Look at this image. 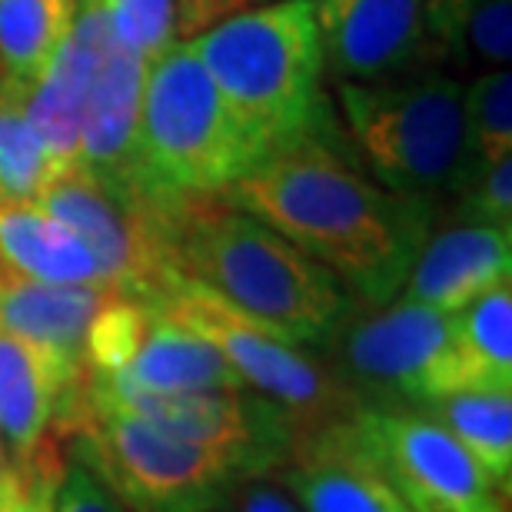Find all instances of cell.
<instances>
[{
    "label": "cell",
    "mask_w": 512,
    "mask_h": 512,
    "mask_svg": "<svg viewBox=\"0 0 512 512\" xmlns=\"http://www.w3.org/2000/svg\"><path fill=\"white\" fill-rule=\"evenodd\" d=\"M223 200L313 256L366 310L396 300L436 217L429 203L380 187L340 127L266 153Z\"/></svg>",
    "instance_id": "6da1fadb"
},
{
    "label": "cell",
    "mask_w": 512,
    "mask_h": 512,
    "mask_svg": "<svg viewBox=\"0 0 512 512\" xmlns=\"http://www.w3.org/2000/svg\"><path fill=\"white\" fill-rule=\"evenodd\" d=\"M173 260L280 340L326 353L360 303L290 240L223 197H190L173 223Z\"/></svg>",
    "instance_id": "7a4b0ae2"
},
{
    "label": "cell",
    "mask_w": 512,
    "mask_h": 512,
    "mask_svg": "<svg viewBox=\"0 0 512 512\" xmlns=\"http://www.w3.org/2000/svg\"><path fill=\"white\" fill-rule=\"evenodd\" d=\"M230 114L260 153L340 127L323 94V44L313 0L243 7L190 37Z\"/></svg>",
    "instance_id": "3957f363"
},
{
    "label": "cell",
    "mask_w": 512,
    "mask_h": 512,
    "mask_svg": "<svg viewBox=\"0 0 512 512\" xmlns=\"http://www.w3.org/2000/svg\"><path fill=\"white\" fill-rule=\"evenodd\" d=\"M466 87L453 77L336 84L350 147L389 193L439 203L456 200L476 170L466 127Z\"/></svg>",
    "instance_id": "277c9868"
},
{
    "label": "cell",
    "mask_w": 512,
    "mask_h": 512,
    "mask_svg": "<svg viewBox=\"0 0 512 512\" xmlns=\"http://www.w3.org/2000/svg\"><path fill=\"white\" fill-rule=\"evenodd\" d=\"M60 433L67 456L80 459L127 512H217L233 506L240 483L227 463L130 409L80 389Z\"/></svg>",
    "instance_id": "5b68a950"
},
{
    "label": "cell",
    "mask_w": 512,
    "mask_h": 512,
    "mask_svg": "<svg viewBox=\"0 0 512 512\" xmlns=\"http://www.w3.org/2000/svg\"><path fill=\"white\" fill-rule=\"evenodd\" d=\"M140 150L163 187L193 197H223L260 163L190 40H173L147 64Z\"/></svg>",
    "instance_id": "8992f818"
},
{
    "label": "cell",
    "mask_w": 512,
    "mask_h": 512,
    "mask_svg": "<svg viewBox=\"0 0 512 512\" xmlns=\"http://www.w3.org/2000/svg\"><path fill=\"white\" fill-rule=\"evenodd\" d=\"M320 360L366 409H416L436 396L463 393L456 313L413 300L356 313Z\"/></svg>",
    "instance_id": "52a82bcc"
},
{
    "label": "cell",
    "mask_w": 512,
    "mask_h": 512,
    "mask_svg": "<svg viewBox=\"0 0 512 512\" xmlns=\"http://www.w3.org/2000/svg\"><path fill=\"white\" fill-rule=\"evenodd\" d=\"M150 306L163 320L207 340L243 383L280 403L296 419V426H313L356 409L353 396L320 356L303 353L300 346L263 330L190 276L180 273L157 300H150Z\"/></svg>",
    "instance_id": "ba28073f"
},
{
    "label": "cell",
    "mask_w": 512,
    "mask_h": 512,
    "mask_svg": "<svg viewBox=\"0 0 512 512\" xmlns=\"http://www.w3.org/2000/svg\"><path fill=\"white\" fill-rule=\"evenodd\" d=\"M34 200L84 240L107 283L130 300H157L180 276L173 260L177 220L130 193H120L80 163L50 173Z\"/></svg>",
    "instance_id": "9c48e42d"
},
{
    "label": "cell",
    "mask_w": 512,
    "mask_h": 512,
    "mask_svg": "<svg viewBox=\"0 0 512 512\" xmlns=\"http://www.w3.org/2000/svg\"><path fill=\"white\" fill-rule=\"evenodd\" d=\"M90 396L130 409L147 423L207 449L230 466L237 479L273 476L286 463L296 439V419L280 403L256 389H210V393H133V389H97Z\"/></svg>",
    "instance_id": "30bf717a"
},
{
    "label": "cell",
    "mask_w": 512,
    "mask_h": 512,
    "mask_svg": "<svg viewBox=\"0 0 512 512\" xmlns=\"http://www.w3.org/2000/svg\"><path fill=\"white\" fill-rule=\"evenodd\" d=\"M356 416L409 512H509L473 456L416 409H366Z\"/></svg>",
    "instance_id": "8fae6325"
},
{
    "label": "cell",
    "mask_w": 512,
    "mask_h": 512,
    "mask_svg": "<svg viewBox=\"0 0 512 512\" xmlns=\"http://www.w3.org/2000/svg\"><path fill=\"white\" fill-rule=\"evenodd\" d=\"M273 479L300 512H409L356 409L296 429L290 456Z\"/></svg>",
    "instance_id": "7c38bea8"
},
{
    "label": "cell",
    "mask_w": 512,
    "mask_h": 512,
    "mask_svg": "<svg viewBox=\"0 0 512 512\" xmlns=\"http://www.w3.org/2000/svg\"><path fill=\"white\" fill-rule=\"evenodd\" d=\"M323 70L333 84H370L409 74L426 57L423 0H313Z\"/></svg>",
    "instance_id": "4fadbf2b"
},
{
    "label": "cell",
    "mask_w": 512,
    "mask_h": 512,
    "mask_svg": "<svg viewBox=\"0 0 512 512\" xmlns=\"http://www.w3.org/2000/svg\"><path fill=\"white\" fill-rule=\"evenodd\" d=\"M80 380L84 363H70L24 336L0 330V436L14 466L64 449L60 426Z\"/></svg>",
    "instance_id": "5bb4252c"
},
{
    "label": "cell",
    "mask_w": 512,
    "mask_h": 512,
    "mask_svg": "<svg viewBox=\"0 0 512 512\" xmlns=\"http://www.w3.org/2000/svg\"><path fill=\"white\" fill-rule=\"evenodd\" d=\"M110 37H114V24H110L107 10L97 7L94 0H77L74 27H70L64 47L57 50L54 64L27 94V120L37 140L44 143L54 170L70 167L80 157L90 84H94L97 64Z\"/></svg>",
    "instance_id": "9a60e30c"
},
{
    "label": "cell",
    "mask_w": 512,
    "mask_h": 512,
    "mask_svg": "<svg viewBox=\"0 0 512 512\" xmlns=\"http://www.w3.org/2000/svg\"><path fill=\"white\" fill-rule=\"evenodd\" d=\"M512 283V230L456 223L426 237L399 300L459 313L479 296Z\"/></svg>",
    "instance_id": "2e32d148"
},
{
    "label": "cell",
    "mask_w": 512,
    "mask_h": 512,
    "mask_svg": "<svg viewBox=\"0 0 512 512\" xmlns=\"http://www.w3.org/2000/svg\"><path fill=\"white\" fill-rule=\"evenodd\" d=\"M87 383L97 389H110V393H120V389H133V393H210V389L247 386L207 340L163 320L153 306L127 363L104 380L87 376Z\"/></svg>",
    "instance_id": "e0dca14e"
},
{
    "label": "cell",
    "mask_w": 512,
    "mask_h": 512,
    "mask_svg": "<svg viewBox=\"0 0 512 512\" xmlns=\"http://www.w3.org/2000/svg\"><path fill=\"white\" fill-rule=\"evenodd\" d=\"M124 296L110 283H0V330L24 336L40 350L84 363L97 316Z\"/></svg>",
    "instance_id": "ac0fdd59"
},
{
    "label": "cell",
    "mask_w": 512,
    "mask_h": 512,
    "mask_svg": "<svg viewBox=\"0 0 512 512\" xmlns=\"http://www.w3.org/2000/svg\"><path fill=\"white\" fill-rule=\"evenodd\" d=\"M107 283L84 240L37 200L0 197V283Z\"/></svg>",
    "instance_id": "d6986e66"
},
{
    "label": "cell",
    "mask_w": 512,
    "mask_h": 512,
    "mask_svg": "<svg viewBox=\"0 0 512 512\" xmlns=\"http://www.w3.org/2000/svg\"><path fill=\"white\" fill-rule=\"evenodd\" d=\"M416 413L443 426L479 469L493 479L499 493L512 489V393L489 389H463L416 406Z\"/></svg>",
    "instance_id": "ffe728a7"
},
{
    "label": "cell",
    "mask_w": 512,
    "mask_h": 512,
    "mask_svg": "<svg viewBox=\"0 0 512 512\" xmlns=\"http://www.w3.org/2000/svg\"><path fill=\"white\" fill-rule=\"evenodd\" d=\"M77 0H0V77L24 90L54 64L57 50L74 27Z\"/></svg>",
    "instance_id": "44dd1931"
},
{
    "label": "cell",
    "mask_w": 512,
    "mask_h": 512,
    "mask_svg": "<svg viewBox=\"0 0 512 512\" xmlns=\"http://www.w3.org/2000/svg\"><path fill=\"white\" fill-rule=\"evenodd\" d=\"M456 360L463 389L512 393V286L456 313Z\"/></svg>",
    "instance_id": "7402d4cb"
},
{
    "label": "cell",
    "mask_w": 512,
    "mask_h": 512,
    "mask_svg": "<svg viewBox=\"0 0 512 512\" xmlns=\"http://www.w3.org/2000/svg\"><path fill=\"white\" fill-rule=\"evenodd\" d=\"M24 104V90L0 84V197L10 200H34L54 173Z\"/></svg>",
    "instance_id": "603a6c76"
},
{
    "label": "cell",
    "mask_w": 512,
    "mask_h": 512,
    "mask_svg": "<svg viewBox=\"0 0 512 512\" xmlns=\"http://www.w3.org/2000/svg\"><path fill=\"white\" fill-rule=\"evenodd\" d=\"M466 127L476 170L512 157V77L509 67L486 70L466 87ZM473 170V173H476Z\"/></svg>",
    "instance_id": "cb8c5ba5"
},
{
    "label": "cell",
    "mask_w": 512,
    "mask_h": 512,
    "mask_svg": "<svg viewBox=\"0 0 512 512\" xmlns=\"http://www.w3.org/2000/svg\"><path fill=\"white\" fill-rule=\"evenodd\" d=\"M107 10L117 37L140 54L143 60H157L177 37V10L173 0H94Z\"/></svg>",
    "instance_id": "d4e9b609"
},
{
    "label": "cell",
    "mask_w": 512,
    "mask_h": 512,
    "mask_svg": "<svg viewBox=\"0 0 512 512\" xmlns=\"http://www.w3.org/2000/svg\"><path fill=\"white\" fill-rule=\"evenodd\" d=\"M456 220L512 230V157L476 170L456 197Z\"/></svg>",
    "instance_id": "484cf974"
},
{
    "label": "cell",
    "mask_w": 512,
    "mask_h": 512,
    "mask_svg": "<svg viewBox=\"0 0 512 512\" xmlns=\"http://www.w3.org/2000/svg\"><path fill=\"white\" fill-rule=\"evenodd\" d=\"M459 47H463V64L476 60V64H486L489 70L509 67L512 0H479L463 24Z\"/></svg>",
    "instance_id": "4316f807"
},
{
    "label": "cell",
    "mask_w": 512,
    "mask_h": 512,
    "mask_svg": "<svg viewBox=\"0 0 512 512\" xmlns=\"http://www.w3.org/2000/svg\"><path fill=\"white\" fill-rule=\"evenodd\" d=\"M67 466V449L14 466V479L0 496V512H54V496Z\"/></svg>",
    "instance_id": "83f0119b"
},
{
    "label": "cell",
    "mask_w": 512,
    "mask_h": 512,
    "mask_svg": "<svg viewBox=\"0 0 512 512\" xmlns=\"http://www.w3.org/2000/svg\"><path fill=\"white\" fill-rule=\"evenodd\" d=\"M54 512H127L120 499L80 463V459L67 456L64 476H60Z\"/></svg>",
    "instance_id": "f1b7e54d"
},
{
    "label": "cell",
    "mask_w": 512,
    "mask_h": 512,
    "mask_svg": "<svg viewBox=\"0 0 512 512\" xmlns=\"http://www.w3.org/2000/svg\"><path fill=\"white\" fill-rule=\"evenodd\" d=\"M479 0H423L426 7V27L433 44L443 50L446 57H453L463 64V47H459V34L463 24Z\"/></svg>",
    "instance_id": "f546056e"
},
{
    "label": "cell",
    "mask_w": 512,
    "mask_h": 512,
    "mask_svg": "<svg viewBox=\"0 0 512 512\" xmlns=\"http://www.w3.org/2000/svg\"><path fill=\"white\" fill-rule=\"evenodd\" d=\"M233 512H300V506L273 476H256L233 486Z\"/></svg>",
    "instance_id": "4dcf8cb0"
},
{
    "label": "cell",
    "mask_w": 512,
    "mask_h": 512,
    "mask_svg": "<svg viewBox=\"0 0 512 512\" xmlns=\"http://www.w3.org/2000/svg\"><path fill=\"white\" fill-rule=\"evenodd\" d=\"M247 7V0H173V10H177V37L190 40L210 30L220 20L233 17L237 10Z\"/></svg>",
    "instance_id": "1f68e13d"
},
{
    "label": "cell",
    "mask_w": 512,
    "mask_h": 512,
    "mask_svg": "<svg viewBox=\"0 0 512 512\" xmlns=\"http://www.w3.org/2000/svg\"><path fill=\"white\" fill-rule=\"evenodd\" d=\"M10 479H14V459H10L4 436H0V496H4V489L10 486Z\"/></svg>",
    "instance_id": "d6a6232c"
},
{
    "label": "cell",
    "mask_w": 512,
    "mask_h": 512,
    "mask_svg": "<svg viewBox=\"0 0 512 512\" xmlns=\"http://www.w3.org/2000/svg\"><path fill=\"white\" fill-rule=\"evenodd\" d=\"M247 4H250V0H247ZM253 4H270V0H253Z\"/></svg>",
    "instance_id": "836d02e7"
},
{
    "label": "cell",
    "mask_w": 512,
    "mask_h": 512,
    "mask_svg": "<svg viewBox=\"0 0 512 512\" xmlns=\"http://www.w3.org/2000/svg\"><path fill=\"white\" fill-rule=\"evenodd\" d=\"M217 512H233V506H230V509H217Z\"/></svg>",
    "instance_id": "e575fe53"
},
{
    "label": "cell",
    "mask_w": 512,
    "mask_h": 512,
    "mask_svg": "<svg viewBox=\"0 0 512 512\" xmlns=\"http://www.w3.org/2000/svg\"><path fill=\"white\" fill-rule=\"evenodd\" d=\"M0 84H4V77H0Z\"/></svg>",
    "instance_id": "d590c367"
}]
</instances>
